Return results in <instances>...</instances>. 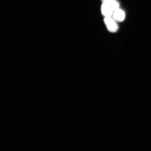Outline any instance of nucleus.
Instances as JSON below:
<instances>
[{"instance_id":"nucleus-2","label":"nucleus","mask_w":151,"mask_h":151,"mask_svg":"<svg viewBox=\"0 0 151 151\" xmlns=\"http://www.w3.org/2000/svg\"><path fill=\"white\" fill-rule=\"evenodd\" d=\"M114 9L107 4L103 3L101 6L102 14L105 17H112L114 11Z\"/></svg>"},{"instance_id":"nucleus-1","label":"nucleus","mask_w":151,"mask_h":151,"mask_svg":"<svg viewBox=\"0 0 151 151\" xmlns=\"http://www.w3.org/2000/svg\"><path fill=\"white\" fill-rule=\"evenodd\" d=\"M104 22L109 32L112 33H115L118 31V24L112 17H105L104 19Z\"/></svg>"},{"instance_id":"nucleus-4","label":"nucleus","mask_w":151,"mask_h":151,"mask_svg":"<svg viewBox=\"0 0 151 151\" xmlns=\"http://www.w3.org/2000/svg\"><path fill=\"white\" fill-rule=\"evenodd\" d=\"M103 3L107 4L111 6L114 10L119 8V4L116 0H101Z\"/></svg>"},{"instance_id":"nucleus-3","label":"nucleus","mask_w":151,"mask_h":151,"mask_svg":"<svg viewBox=\"0 0 151 151\" xmlns=\"http://www.w3.org/2000/svg\"><path fill=\"white\" fill-rule=\"evenodd\" d=\"M112 17L117 22H121L125 18V13L119 8L115 9L113 13Z\"/></svg>"}]
</instances>
